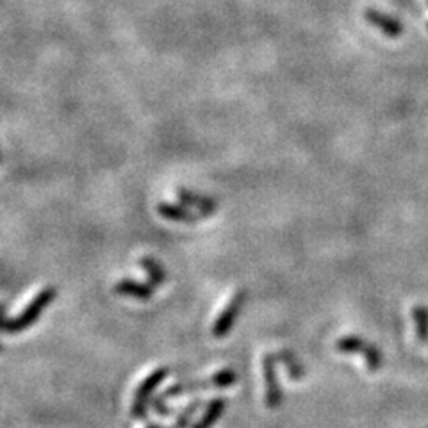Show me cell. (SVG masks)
<instances>
[{"label":"cell","instance_id":"1","mask_svg":"<svg viewBox=\"0 0 428 428\" xmlns=\"http://www.w3.org/2000/svg\"><path fill=\"white\" fill-rule=\"evenodd\" d=\"M54 298H55L54 287H45V289H41L40 293L34 296V300H32V302L29 303L24 310H22V315L18 316V318L4 323V330L6 332H9V334H18V332H22V330L29 329L32 323L38 322V318L41 316V312H43L48 305H50Z\"/></svg>","mask_w":428,"mask_h":428},{"label":"cell","instance_id":"6","mask_svg":"<svg viewBox=\"0 0 428 428\" xmlns=\"http://www.w3.org/2000/svg\"><path fill=\"white\" fill-rule=\"evenodd\" d=\"M264 369V384H266V405L270 408H277L282 401V393H280L279 382H277L275 373V359L273 355H266L263 361Z\"/></svg>","mask_w":428,"mask_h":428},{"label":"cell","instance_id":"12","mask_svg":"<svg viewBox=\"0 0 428 428\" xmlns=\"http://www.w3.org/2000/svg\"><path fill=\"white\" fill-rule=\"evenodd\" d=\"M223 410H225L223 398H214V400L207 405L205 413L202 414V417L197 421V423H195V427L193 428H211L212 424L220 420L221 414H223Z\"/></svg>","mask_w":428,"mask_h":428},{"label":"cell","instance_id":"4","mask_svg":"<svg viewBox=\"0 0 428 428\" xmlns=\"http://www.w3.org/2000/svg\"><path fill=\"white\" fill-rule=\"evenodd\" d=\"M236 380H237V375L234 369H221L220 373L212 375V377H209L207 380L197 382V384L189 385V387L184 384H177L175 387H170L168 391L163 394V398L175 396V394H181V393H191V391H202V389L228 387V385L236 384Z\"/></svg>","mask_w":428,"mask_h":428},{"label":"cell","instance_id":"13","mask_svg":"<svg viewBox=\"0 0 428 428\" xmlns=\"http://www.w3.org/2000/svg\"><path fill=\"white\" fill-rule=\"evenodd\" d=\"M413 315L417 325V336H420L421 341H424L428 338V310L424 307H416Z\"/></svg>","mask_w":428,"mask_h":428},{"label":"cell","instance_id":"5","mask_svg":"<svg viewBox=\"0 0 428 428\" xmlns=\"http://www.w3.org/2000/svg\"><path fill=\"white\" fill-rule=\"evenodd\" d=\"M338 350L339 352H346V354H355V352H361L366 355V362H368L369 369H378L382 364L380 352H378L375 346H368L362 339L359 338H343L338 341Z\"/></svg>","mask_w":428,"mask_h":428},{"label":"cell","instance_id":"10","mask_svg":"<svg viewBox=\"0 0 428 428\" xmlns=\"http://www.w3.org/2000/svg\"><path fill=\"white\" fill-rule=\"evenodd\" d=\"M366 20L371 22L373 25H377L384 34L391 36V38H396V36L401 34V24L396 22L391 16L384 15L380 11H375V9H368L366 11Z\"/></svg>","mask_w":428,"mask_h":428},{"label":"cell","instance_id":"3","mask_svg":"<svg viewBox=\"0 0 428 428\" xmlns=\"http://www.w3.org/2000/svg\"><path fill=\"white\" fill-rule=\"evenodd\" d=\"M166 375H168V369L166 368L153 369L152 373H150L149 377L141 382V384H139V387L136 389V393H134L132 408H130V413H132L134 417L145 416L146 403H149L150 394L153 393V389L158 387V385L165 380Z\"/></svg>","mask_w":428,"mask_h":428},{"label":"cell","instance_id":"9","mask_svg":"<svg viewBox=\"0 0 428 428\" xmlns=\"http://www.w3.org/2000/svg\"><path fill=\"white\" fill-rule=\"evenodd\" d=\"M114 291L122 296H130V298H136L139 302H146V300L152 296L153 287L150 286L149 282H136V280H120L116 286H114Z\"/></svg>","mask_w":428,"mask_h":428},{"label":"cell","instance_id":"8","mask_svg":"<svg viewBox=\"0 0 428 428\" xmlns=\"http://www.w3.org/2000/svg\"><path fill=\"white\" fill-rule=\"evenodd\" d=\"M159 214L163 218L170 221H177V223H197L200 220V214L198 212H193L189 209H186L181 204H168V202H163L158 207Z\"/></svg>","mask_w":428,"mask_h":428},{"label":"cell","instance_id":"14","mask_svg":"<svg viewBox=\"0 0 428 428\" xmlns=\"http://www.w3.org/2000/svg\"><path fill=\"white\" fill-rule=\"evenodd\" d=\"M198 408V403H193L191 407H188L184 410V413L181 414V416L177 417V421H175V427L173 428H186V424L189 423V420H191V416L195 414V410Z\"/></svg>","mask_w":428,"mask_h":428},{"label":"cell","instance_id":"2","mask_svg":"<svg viewBox=\"0 0 428 428\" xmlns=\"http://www.w3.org/2000/svg\"><path fill=\"white\" fill-rule=\"evenodd\" d=\"M244 298H247V291L243 289H237L236 293L232 295V298L228 300V303L223 307V310H221L218 319L214 322V325H212V336H214V338L221 339L225 338V336H228V332H230L234 323H236L237 316H240L241 307L244 305Z\"/></svg>","mask_w":428,"mask_h":428},{"label":"cell","instance_id":"11","mask_svg":"<svg viewBox=\"0 0 428 428\" xmlns=\"http://www.w3.org/2000/svg\"><path fill=\"white\" fill-rule=\"evenodd\" d=\"M139 264H141V266L146 270V275H149V284L153 287V289L165 284L166 271H165V266H163L159 261H156L153 257L146 256V257H141Z\"/></svg>","mask_w":428,"mask_h":428},{"label":"cell","instance_id":"7","mask_svg":"<svg viewBox=\"0 0 428 428\" xmlns=\"http://www.w3.org/2000/svg\"><path fill=\"white\" fill-rule=\"evenodd\" d=\"M179 200L182 204L189 205V207H195L198 211L202 218L212 216L218 209V202L211 197H205V195H198V193H193L189 189H179Z\"/></svg>","mask_w":428,"mask_h":428}]
</instances>
